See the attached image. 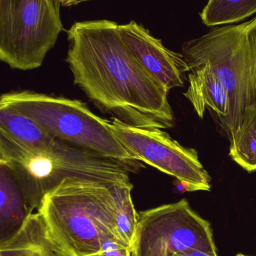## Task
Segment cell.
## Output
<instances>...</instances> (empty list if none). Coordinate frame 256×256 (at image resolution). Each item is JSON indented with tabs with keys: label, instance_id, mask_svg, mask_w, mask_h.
<instances>
[{
	"label": "cell",
	"instance_id": "ac0fdd59",
	"mask_svg": "<svg viewBox=\"0 0 256 256\" xmlns=\"http://www.w3.org/2000/svg\"><path fill=\"white\" fill-rule=\"evenodd\" d=\"M249 24V31H250L251 36H252V40H253L254 46H255L256 55V18L251 20L248 22Z\"/></svg>",
	"mask_w": 256,
	"mask_h": 256
},
{
	"label": "cell",
	"instance_id": "44dd1931",
	"mask_svg": "<svg viewBox=\"0 0 256 256\" xmlns=\"http://www.w3.org/2000/svg\"></svg>",
	"mask_w": 256,
	"mask_h": 256
},
{
	"label": "cell",
	"instance_id": "6da1fadb",
	"mask_svg": "<svg viewBox=\"0 0 256 256\" xmlns=\"http://www.w3.org/2000/svg\"><path fill=\"white\" fill-rule=\"evenodd\" d=\"M66 32V61L74 84L96 106L135 127H174L169 91L128 49L119 24L107 20L76 22Z\"/></svg>",
	"mask_w": 256,
	"mask_h": 256
},
{
	"label": "cell",
	"instance_id": "2e32d148",
	"mask_svg": "<svg viewBox=\"0 0 256 256\" xmlns=\"http://www.w3.org/2000/svg\"><path fill=\"white\" fill-rule=\"evenodd\" d=\"M132 184H117L110 188L115 206L117 230L126 244L132 251L138 230L139 214L137 213L132 198Z\"/></svg>",
	"mask_w": 256,
	"mask_h": 256
},
{
	"label": "cell",
	"instance_id": "52a82bcc",
	"mask_svg": "<svg viewBox=\"0 0 256 256\" xmlns=\"http://www.w3.org/2000/svg\"><path fill=\"white\" fill-rule=\"evenodd\" d=\"M193 250L217 252L210 224L186 200L140 212L132 256H159Z\"/></svg>",
	"mask_w": 256,
	"mask_h": 256
},
{
	"label": "cell",
	"instance_id": "8992f818",
	"mask_svg": "<svg viewBox=\"0 0 256 256\" xmlns=\"http://www.w3.org/2000/svg\"><path fill=\"white\" fill-rule=\"evenodd\" d=\"M60 0H0V60L12 69L34 70L63 31Z\"/></svg>",
	"mask_w": 256,
	"mask_h": 256
},
{
	"label": "cell",
	"instance_id": "7c38bea8",
	"mask_svg": "<svg viewBox=\"0 0 256 256\" xmlns=\"http://www.w3.org/2000/svg\"><path fill=\"white\" fill-rule=\"evenodd\" d=\"M0 244L18 232L31 214L19 184L9 166L0 162Z\"/></svg>",
	"mask_w": 256,
	"mask_h": 256
},
{
	"label": "cell",
	"instance_id": "9c48e42d",
	"mask_svg": "<svg viewBox=\"0 0 256 256\" xmlns=\"http://www.w3.org/2000/svg\"><path fill=\"white\" fill-rule=\"evenodd\" d=\"M122 39L140 64L168 91L184 86L186 74L190 72L183 54L165 48L162 40L132 20L120 25Z\"/></svg>",
	"mask_w": 256,
	"mask_h": 256
},
{
	"label": "cell",
	"instance_id": "5bb4252c",
	"mask_svg": "<svg viewBox=\"0 0 256 256\" xmlns=\"http://www.w3.org/2000/svg\"><path fill=\"white\" fill-rule=\"evenodd\" d=\"M0 130L31 148H46L56 140L28 117L1 106Z\"/></svg>",
	"mask_w": 256,
	"mask_h": 256
},
{
	"label": "cell",
	"instance_id": "7a4b0ae2",
	"mask_svg": "<svg viewBox=\"0 0 256 256\" xmlns=\"http://www.w3.org/2000/svg\"><path fill=\"white\" fill-rule=\"evenodd\" d=\"M0 162L9 167L30 212L66 178L90 180L111 188L130 184L129 174L140 168L57 140L44 149L21 144L0 130Z\"/></svg>",
	"mask_w": 256,
	"mask_h": 256
},
{
	"label": "cell",
	"instance_id": "30bf717a",
	"mask_svg": "<svg viewBox=\"0 0 256 256\" xmlns=\"http://www.w3.org/2000/svg\"><path fill=\"white\" fill-rule=\"evenodd\" d=\"M189 85L184 96L191 102L199 118L206 109L212 110L223 126L229 115L230 99L228 91L210 64L191 68Z\"/></svg>",
	"mask_w": 256,
	"mask_h": 256
},
{
	"label": "cell",
	"instance_id": "3957f363",
	"mask_svg": "<svg viewBox=\"0 0 256 256\" xmlns=\"http://www.w3.org/2000/svg\"><path fill=\"white\" fill-rule=\"evenodd\" d=\"M37 212L67 256H100L109 242L126 244L117 230L111 190L103 184L65 179L45 196Z\"/></svg>",
	"mask_w": 256,
	"mask_h": 256
},
{
	"label": "cell",
	"instance_id": "ffe728a7",
	"mask_svg": "<svg viewBox=\"0 0 256 256\" xmlns=\"http://www.w3.org/2000/svg\"><path fill=\"white\" fill-rule=\"evenodd\" d=\"M237 256H248L243 255V254H239V255H237Z\"/></svg>",
	"mask_w": 256,
	"mask_h": 256
},
{
	"label": "cell",
	"instance_id": "5b68a950",
	"mask_svg": "<svg viewBox=\"0 0 256 256\" xmlns=\"http://www.w3.org/2000/svg\"><path fill=\"white\" fill-rule=\"evenodd\" d=\"M183 55L189 68L208 64L225 86L229 115L222 126L228 136L256 100V56L247 22L216 28L186 42Z\"/></svg>",
	"mask_w": 256,
	"mask_h": 256
},
{
	"label": "cell",
	"instance_id": "ba28073f",
	"mask_svg": "<svg viewBox=\"0 0 256 256\" xmlns=\"http://www.w3.org/2000/svg\"><path fill=\"white\" fill-rule=\"evenodd\" d=\"M110 124L118 140L137 160L184 182L192 192L210 190L211 178L196 150L181 146L161 129L135 127L115 117Z\"/></svg>",
	"mask_w": 256,
	"mask_h": 256
},
{
	"label": "cell",
	"instance_id": "e0dca14e",
	"mask_svg": "<svg viewBox=\"0 0 256 256\" xmlns=\"http://www.w3.org/2000/svg\"><path fill=\"white\" fill-rule=\"evenodd\" d=\"M176 256H218V254L217 252L193 250L186 252H178Z\"/></svg>",
	"mask_w": 256,
	"mask_h": 256
},
{
	"label": "cell",
	"instance_id": "277c9868",
	"mask_svg": "<svg viewBox=\"0 0 256 256\" xmlns=\"http://www.w3.org/2000/svg\"><path fill=\"white\" fill-rule=\"evenodd\" d=\"M0 106L28 117L57 140L144 168L118 140L110 121L95 115L81 100L34 92H12L1 96Z\"/></svg>",
	"mask_w": 256,
	"mask_h": 256
},
{
	"label": "cell",
	"instance_id": "4fadbf2b",
	"mask_svg": "<svg viewBox=\"0 0 256 256\" xmlns=\"http://www.w3.org/2000/svg\"><path fill=\"white\" fill-rule=\"evenodd\" d=\"M229 138L231 159L247 172H256V100L246 110Z\"/></svg>",
	"mask_w": 256,
	"mask_h": 256
},
{
	"label": "cell",
	"instance_id": "8fae6325",
	"mask_svg": "<svg viewBox=\"0 0 256 256\" xmlns=\"http://www.w3.org/2000/svg\"><path fill=\"white\" fill-rule=\"evenodd\" d=\"M0 256H67L51 240L39 212L31 214L12 238L0 244Z\"/></svg>",
	"mask_w": 256,
	"mask_h": 256
},
{
	"label": "cell",
	"instance_id": "9a60e30c",
	"mask_svg": "<svg viewBox=\"0 0 256 256\" xmlns=\"http://www.w3.org/2000/svg\"><path fill=\"white\" fill-rule=\"evenodd\" d=\"M256 14V0H209L201 13L207 26L241 22Z\"/></svg>",
	"mask_w": 256,
	"mask_h": 256
},
{
	"label": "cell",
	"instance_id": "d6986e66",
	"mask_svg": "<svg viewBox=\"0 0 256 256\" xmlns=\"http://www.w3.org/2000/svg\"><path fill=\"white\" fill-rule=\"evenodd\" d=\"M90 1V0H60V4L63 7H71V6H77L84 2Z\"/></svg>",
	"mask_w": 256,
	"mask_h": 256
}]
</instances>
